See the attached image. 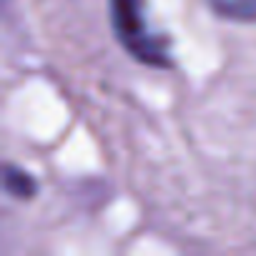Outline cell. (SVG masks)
Returning a JSON list of instances; mask_svg holds the SVG:
<instances>
[{"instance_id": "cell-1", "label": "cell", "mask_w": 256, "mask_h": 256, "mask_svg": "<svg viewBox=\"0 0 256 256\" xmlns=\"http://www.w3.org/2000/svg\"><path fill=\"white\" fill-rule=\"evenodd\" d=\"M110 18L118 40L136 60L154 66V68H168L171 56L164 38H158L141 10V0H110Z\"/></svg>"}, {"instance_id": "cell-2", "label": "cell", "mask_w": 256, "mask_h": 256, "mask_svg": "<svg viewBox=\"0 0 256 256\" xmlns=\"http://www.w3.org/2000/svg\"><path fill=\"white\" fill-rule=\"evenodd\" d=\"M208 8L226 20L256 23V0H206Z\"/></svg>"}, {"instance_id": "cell-3", "label": "cell", "mask_w": 256, "mask_h": 256, "mask_svg": "<svg viewBox=\"0 0 256 256\" xmlns=\"http://www.w3.org/2000/svg\"><path fill=\"white\" fill-rule=\"evenodd\" d=\"M3 186L13 198H33L38 191L36 181L26 171H20L18 166H10V164L3 168Z\"/></svg>"}]
</instances>
